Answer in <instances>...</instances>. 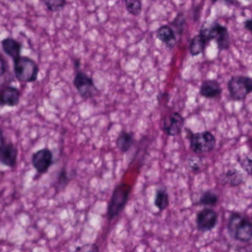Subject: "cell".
I'll return each mask as SVG.
<instances>
[{"mask_svg":"<svg viewBox=\"0 0 252 252\" xmlns=\"http://www.w3.org/2000/svg\"><path fill=\"white\" fill-rule=\"evenodd\" d=\"M126 7L130 14L134 16H139L142 12V0H124Z\"/></svg>","mask_w":252,"mask_h":252,"instance_id":"21","label":"cell"},{"mask_svg":"<svg viewBox=\"0 0 252 252\" xmlns=\"http://www.w3.org/2000/svg\"><path fill=\"white\" fill-rule=\"evenodd\" d=\"M217 223L218 214L213 209L204 208L197 214V229L200 232H207L213 230Z\"/></svg>","mask_w":252,"mask_h":252,"instance_id":"8","label":"cell"},{"mask_svg":"<svg viewBox=\"0 0 252 252\" xmlns=\"http://www.w3.org/2000/svg\"><path fill=\"white\" fill-rule=\"evenodd\" d=\"M1 48L3 51L9 57L13 59V62L21 56L22 46L19 41L13 38H6L1 41Z\"/></svg>","mask_w":252,"mask_h":252,"instance_id":"13","label":"cell"},{"mask_svg":"<svg viewBox=\"0 0 252 252\" xmlns=\"http://www.w3.org/2000/svg\"><path fill=\"white\" fill-rule=\"evenodd\" d=\"M73 85L78 90L80 95L84 98L93 97L97 91L93 78L82 72H78L75 75L73 80Z\"/></svg>","mask_w":252,"mask_h":252,"instance_id":"6","label":"cell"},{"mask_svg":"<svg viewBox=\"0 0 252 252\" xmlns=\"http://www.w3.org/2000/svg\"><path fill=\"white\" fill-rule=\"evenodd\" d=\"M239 163L247 173L252 175V158L248 156L241 157L239 158Z\"/></svg>","mask_w":252,"mask_h":252,"instance_id":"24","label":"cell"},{"mask_svg":"<svg viewBox=\"0 0 252 252\" xmlns=\"http://www.w3.org/2000/svg\"><path fill=\"white\" fill-rule=\"evenodd\" d=\"M222 88L216 80H207L201 84L200 94L208 99L216 98L221 94Z\"/></svg>","mask_w":252,"mask_h":252,"instance_id":"12","label":"cell"},{"mask_svg":"<svg viewBox=\"0 0 252 252\" xmlns=\"http://www.w3.org/2000/svg\"><path fill=\"white\" fill-rule=\"evenodd\" d=\"M20 92L16 87L7 86L1 89L0 90V102L1 107H15L18 106L20 100Z\"/></svg>","mask_w":252,"mask_h":252,"instance_id":"11","label":"cell"},{"mask_svg":"<svg viewBox=\"0 0 252 252\" xmlns=\"http://www.w3.org/2000/svg\"><path fill=\"white\" fill-rule=\"evenodd\" d=\"M157 38L166 44L167 47L172 49L175 47L177 40L174 31L168 25H162L156 32Z\"/></svg>","mask_w":252,"mask_h":252,"instance_id":"15","label":"cell"},{"mask_svg":"<svg viewBox=\"0 0 252 252\" xmlns=\"http://www.w3.org/2000/svg\"><path fill=\"white\" fill-rule=\"evenodd\" d=\"M201 158L192 157L189 160V165L193 171H198L201 167Z\"/></svg>","mask_w":252,"mask_h":252,"instance_id":"26","label":"cell"},{"mask_svg":"<svg viewBox=\"0 0 252 252\" xmlns=\"http://www.w3.org/2000/svg\"><path fill=\"white\" fill-rule=\"evenodd\" d=\"M227 229L230 236L236 241L247 243L252 240V220L241 213L230 215Z\"/></svg>","mask_w":252,"mask_h":252,"instance_id":"1","label":"cell"},{"mask_svg":"<svg viewBox=\"0 0 252 252\" xmlns=\"http://www.w3.org/2000/svg\"><path fill=\"white\" fill-rule=\"evenodd\" d=\"M18 149L11 142H5L4 138L0 142V163L9 168L17 164Z\"/></svg>","mask_w":252,"mask_h":252,"instance_id":"9","label":"cell"},{"mask_svg":"<svg viewBox=\"0 0 252 252\" xmlns=\"http://www.w3.org/2000/svg\"><path fill=\"white\" fill-rule=\"evenodd\" d=\"M2 139H3L2 134H1V132L0 131V142H1V140Z\"/></svg>","mask_w":252,"mask_h":252,"instance_id":"30","label":"cell"},{"mask_svg":"<svg viewBox=\"0 0 252 252\" xmlns=\"http://www.w3.org/2000/svg\"><path fill=\"white\" fill-rule=\"evenodd\" d=\"M32 166L37 173L44 174L48 171L53 163V152L49 148H42L32 156Z\"/></svg>","mask_w":252,"mask_h":252,"instance_id":"7","label":"cell"},{"mask_svg":"<svg viewBox=\"0 0 252 252\" xmlns=\"http://www.w3.org/2000/svg\"><path fill=\"white\" fill-rule=\"evenodd\" d=\"M219 196L213 191H206L201 195L199 199V204L203 206L214 207L218 204Z\"/></svg>","mask_w":252,"mask_h":252,"instance_id":"20","label":"cell"},{"mask_svg":"<svg viewBox=\"0 0 252 252\" xmlns=\"http://www.w3.org/2000/svg\"><path fill=\"white\" fill-rule=\"evenodd\" d=\"M190 136H189L190 148L192 151L196 154H206L211 152L216 145V139L211 132H199L192 133L189 131Z\"/></svg>","mask_w":252,"mask_h":252,"instance_id":"5","label":"cell"},{"mask_svg":"<svg viewBox=\"0 0 252 252\" xmlns=\"http://www.w3.org/2000/svg\"><path fill=\"white\" fill-rule=\"evenodd\" d=\"M244 27L247 31H250L252 33V19H247L244 22Z\"/></svg>","mask_w":252,"mask_h":252,"instance_id":"29","label":"cell"},{"mask_svg":"<svg viewBox=\"0 0 252 252\" xmlns=\"http://www.w3.org/2000/svg\"><path fill=\"white\" fill-rule=\"evenodd\" d=\"M170 204V199L167 190L164 188H159L156 192L154 205L159 211L165 210Z\"/></svg>","mask_w":252,"mask_h":252,"instance_id":"16","label":"cell"},{"mask_svg":"<svg viewBox=\"0 0 252 252\" xmlns=\"http://www.w3.org/2000/svg\"><path fill=\"white\" fill-rule=\"evenodd\" d=\"M229 95L232 100L241 101L252 93V78L248 76H233L228 82Z\"/></svg>","mask_w":252,"mask_h":252,"instance_id":"4","label":"cell"},{"mask_svg":"<svg viewBox=\"0 0 252 252\" xmlns=\"http://www.w3.org/2000/svg\"><path fill=\"white\" fill-rule=\"evenodd\" d=\"M171 25L176 28L178 33L182 35L184 31H185V19L184 15L182 13H179L177 16L175 18L174 20L172 22Z\"/></svg>","mask_w":252,"mask_h":252,"instance_id":"23","label":"cell"},{"mask_svg":"<svg viewBox=\"0 0 252 252\" xmlns=\"http://www.w3.org/2000/svg\"><path fill=\"white\" fill-rule=\"evenodd\" d=\"M222 180L231 186H238L243 182L242 175L236 169H229L223 174Z\"/></svg>","mask_w":252,"mask_h":252,"instance_id":"17","label":"cell"},{"mask_svg":"<svg viewBox=\"0 0 252 252\" xmlns=\"http://www.w3.org/2000/svg\"><path fill=\"white\" fill-rule=\"evenodd\" d=\"M213 2H217L218 1H219V0H211Z\"/></svg>","mask_w":252,"mask_h":252,"instance_id":"31","label":"cell"},{"mask_svg":"<svg viewBox=\"0 0 252 252\" xmlns=\"http://www.w3.org/2000/svg\"><path fill=\"white\" fill-rule=\"evenodd\" d=\"M47 10L52 12H59L66 5V0H44Z\"/></svg>","mask_w":252,"mask_h":252,"instance_id":"22","label":"cell"},{"mask_svg":"<svg viewBox=\"0 0 252 252\" xmlns=\"http://www.w3.org/2000/svg\"><path fill=\"white\" fill-rule=\"evenodd\" d=\"M131 189V186L128 184L122 183L118 185L114 189L108 205L107 214L110 220L118 217L125 209Z\"/></svg>","mask_w":252,"mask_h":252,"instance_id":"3","label":"cell"},{"mask_svg":"<svg viewBox=\"0 0 252 252\" xmlns=\"http://www.w3.org/2000/svg\"><path fill=\"white\" fill-rule=\"evenodd\" d=\"M185 125V119L177 112L167 115L163 121L162 130L170 136L179 135Z\"/></svg>","mask_w":252,"mask_h":252,"instance_id":"10","label":"cell"},{"mask_svg":"<svg viewBox=\"0 0 252 252\" xmlns=\"http://www.w3.org/2000/svg\"><path fill=\"white\" fill-rule=\"evenodd\" d=\"M13 72L19 82L28 84L36 81L39 68L31 58L21 56L13 62Z\"/></svg>","mask_w":252,"mask_h":252,"instance_id":"2","label":"cell"},{"mask_svg":"<svg viewBox=\"0 0 252 252\" xmlns=\"http://www.w3.org/2000/svg\"><path fill=\"white\" fill-rule=\"evenodd\" d=\"M1 107V102H0V108Z\"/></svg>","mask_w":252,"mask_h":252,"instance_id":"32","label":"cell"},{"mask_svg":"<svg viewBox=\"0 0 252 252\" xmlns=\"http://www.w3.org/2000/svg\"><path fill=\"white\" fill-rule=\"evenodd\" d=\"M67 175H66V172L65 171V170H62L60 173V175H59V182L60 185H65L67 183Z\"/></svg>","mask_w":252,"mask_h":252,"instance_id":"27","label":"cell"},{"mask_svg":"<svg viewBox=\"0 0 252 252\" xmlns=\"http://www.w3.org/2000/svg\"><path fill=\"white\" fill-rule=\"evenodd\" d=\"M6 72L5 62L4 59H3L2 56L0 53V78L4 76Z\"/></svg>","mask_w":252,"mask_h":252,"instance_id":"28","label":"cell"},{"mask_svg":"<svg viewBox=\"0 0 252 252\" xmlns=\"http://www.w3.org/2000/svg\"><path fill=\"white\" fill-rule=\"evenodd\" d=\"M77 252H100L98 247L94 244H88L78 249Z\"/></svg>","mask_w":252,"mask_h":252,"instance_id":"25","label":"cell"},{"mask_svg":"<svg viewBox=\"0 0 252 252\" xmlns=\"http://www.w3.org/2000/svg\"><path fill=\"white\" fill-rule=\"evenodd\" d=\"M215 40L217 42L219 51L221 52L229 48L230 35H229V31L226 27L220 25L219 22L216 23Z\"/></svg>","mask_w":252,"mask_h":252,"instance_id":"14","label":"cell"},{"mask_svg":"<svg viewBox=\"0 0 252 252\" xmlns=\"http://www.w3.org/2000/svg\"><path fill=\"white\" fill-rule=\"evenodd\" d=\"M133 145V137L130 133L121 132L117 139V146L123 153H126L130 150Z\"/></svg>","mask_w":252,"mask_h":252,"instance_id":"18","label":"cell"},{"mask_svg":"<svg viewBox=\"0 0 252 252\" xmlns=\"http://www.w3.org/2000/svg\"><path fill=\"white\" fill-rule=\"evenodd\" d=\"M206 46H207V44L199 34L195 35L191 40L190 44H189L190 54L192 56H198L204 52Z\"/></svg>","mask_w":252,"mask_h":252,"instance_id":"19","label":"cell"}]
</instances>
